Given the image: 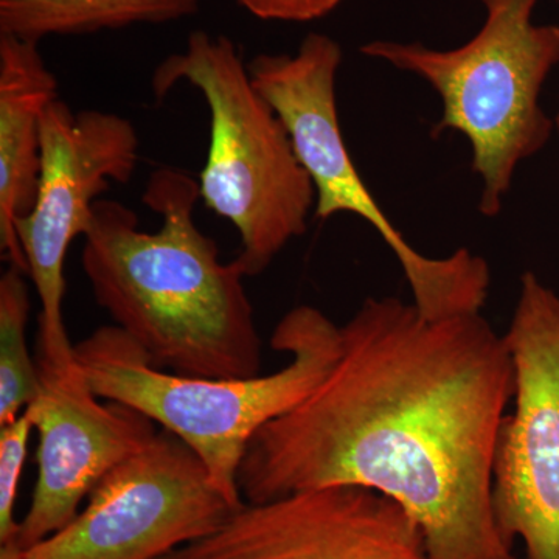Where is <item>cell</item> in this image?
<instances>
[{"label": "cell", "mask_w": 559, "mask_h": 559, "mask_svg": "<svg viewBox=\"0 0 559 559\" xmlns=\"http://www.w3.org/2000/svg\"><path fill=\"white\" fill-rule=\"evenodd\" d=\"M513 395L509 345L481 312L430 319L367 297L341 325L329 377L250 441L241 498L369 488L417 522L430 559H520L492 503Z\"/></svg>", "instance_id": "1"}, {"label": "cell", "mask_w": 559, "mask_h": 559, "mask_svg": "<svg viewBox=\"0 0 559 559\" xmlns=\"http://www.w3.org/2000/svg\"><path fill=\"white\" fill-rule=\"evenodd\" d=\"M200 182L178 168L151 173L142 202L162 216L139 229L134 210L100 198L84 234L81 266L92 294L157 369L235 380L260 374L261 337L237 260L194 221Z\"/></svg>", "instance_id": "2"}, {"label": "cell", "mask_w": 559, "mask_h": 559, "mask_svg": "<svg viewBox=\"0 0 559 559\" xmlns=\"http://www.w3.org/2000/svg\"><path fill=\"white\" fill-rule=\"evenodd\" d=\"M289 360L270 374L235 380L182 377L157 369L119 326L95 330L75 345V360L95 395L148 417L200 457L216 488L241 507L238 473L261 428L296 407L329 377L341 355V325L300 305L272 333Z\"/></svg>", "instance_id": "3"}, {"label": "cell", "mask_w": 559, "mask_h": 559, "mask_svg": "<svg viewBox=\"0 0 559 559\" xmlns=\"http://www.w3.org/2000/svg\"><path fill=\"white\" fill-rule=\"evenodd\" d=\"M484 25L463 46L437 50L421 43L371 40L366 57L414 73L440 95L433 138L455 131L473 150L481 180L479 212L502 210L518 167L550 140L554 120L540 92L559 66V25L533 21L539 0H479Z\"/></svg>", "instance_id": "4"}, {"label": "cell", "mask_w": 559, "mask_h": 559, "mask_svg": "<svg viewBox=\"0 0 559 559\" xmlns=\"http://www.w3.org/2000/svg\"><path fill=\"white\" fill-rule=\"evenodd\" d=\"M182 81L201 92L210 112L201 200L234 224L241 240L235 260L246 277H255L307 231L314 186L285 124L253 86L234 40L190 33L186 50L154 70L151 86L162 100Z\"/></svg>", "instance_id": "5"}, {"label": "cell", "mask_w": 559, "mask_h": 559, "mask_svg": "<svg viewBox=\"0 0 559 559\" xmlns=\"http://www.w3.org/2000/svg\"><path fill=\"white\" fill-rule=\"evenodd\" d=\"M342 60L336 39L310 33L296 53H261L249 66L253 86L285 124L297 159L310 175L316 216L329 219L352 213L370 224L399 261L412 304L428 318L481 312L491 285L487 260L465 248L443 259L423 255L396 229L360 178L337 116L336 79Z\"/></svg>", "instance_id": "6"}, {"label": "cell", "mask_w": 559, "mask_h": 559, "mask_svg": "<svg viewBox=\"0 0 559 559\" xmlns=\"http://www.w3.org/2000/svg\"><path fill=\"white\" fill-rule=\"evenodd\" d=\"M139 162L134 124L106 110H72L57 98L40 127V176L32 212L14 224L27 274L40 301V366L75 364L64 319V261L90 229L95 202L112 183H127Z\"/></svg>", "instance_id": "7"}, {"label": "cell", "mask_w": 559, "mask_h": 559, "mask_svg": "<svg viewBox=\"0 0 559 559\" xmlns=\"http://www.w3.org/2000/svg\"><path fill=\"white\" fill-rule=\"evenodd\" d=\"M503 337L514 395L496 452V521L524 559H559V294L535 272L521 277Z\"/></svg>", "instance_id": "8"}, {"label": "cell", "mask_w": 559, "mask_h": 559, "mask_svg": "<svg viewBox=\"0 0 559 559\" xmlns=\"http://www.w3.org/2000/svg\"><path fill=\"white\" fill-rule=\"evenodd\" d=\"M237 509L200 457L159 428L97 485L75 520L25 549V559H164Z\"/></svg>", "instance_id": "9"}, {"label": "cell", "mask_w": 559, "mask_h": 559, "mask_svg": "<svg viewBox=\"0 0 559 559\" xmlns=\"http://www.w3.org/2000/svg\"><path fill=\"white\" fill-rule=\"evenodd\" d=\"M164 559H430L425 536L395 500L330 487L245 502L215 532Z\"/></svg>", "instance_id": "10"}, {"label": "cell", "mask_w": 559, "mask_h": 559, "mask_svg": "<svg viewBox=\"0 0 559 559\" xmlns=\"http://www.w3.org/2000/svg\"><path fill=\"white\" fill-rule=\"evenodd\" d=\"M38 369L40 392L25 409L38 432V480L17 532L24 550L75 520L110 471L159 432L140 412L95 395L76 360L64 369Z\"/></svg>", "instance_id": "11"}, {"label": "cell", "mask_w": 559, "mask_h": 559, "mask_svg": "<svg viewBox=\"0 0 559 559\" xmlns=\"http://www.w3.org/2000/svg\"><path fill=\"white\" fill-rule=\"evenodd\" d=\"M58 80L39 44L0 35V246L27 274L14 224L32 212L40 176V127Z\"/></svg>", "instance_id": "12"}, {"label": "cell", "mask_w": 559, "mask_h": 559, "mask_svg": "<svg viewBox=\"0 0 559 559\" xmlns=\"http://www.w3.org/2000/svg\"><path fill=\"white\" fill-rule=\"evenodd\" d=\"M200 0H0V35L39 44L193 16Z\"/></svg>", "instance_id": "13"}, {"label": "cell", "mask_w": 559, "mask_h": 559, "mask_svg": "<svg viewBox=\"0 0 559 559\" xmlns=\"http://www.w3.org/2000/svg\"><path fill=\"white\" fill-rule=\"evenodd\" d=\"M24 275L10 264L0 278V426L20 417L40 392L38 364L25 337L31 294Z\"/></svg>", "instance_id": "14"}, {"label": "cell", "mask_w": 559, "mask_h": 559, "mask_svg": "<svg viewBox=\"0 0 559 559\" xmlns=\"http://www.w3.org/2000/svg\"><path fill=\"white\" fill-rule=\"evenodd\" d=\"M33 429L25 411L13 421L0 426V544L16 539L20 532L14 507Z\"/></svg>", "instance_id": "15"}, {"label": "cell", "mask_w": 559, "mask_h": 559, "mask_svg": "<svg viewBox=\"0 0 559 559\" xmlns=\"http://www.w3.org/2000/svg\"><path fill=\"white\" fill-rule=\"evenodd\" d=\"M242 9L263 21L304 24L322 20L345 0H237Z\"/></svg>", "instance_id": "16"}, {"label": "cell", "mask_w": 559, "mask_h": 559, "mask_svg": "<svg viewBox=\"0 0 559 559\" xmlns=\"http://www.w3.org/2000/svg\"><path fill=\"white\" fill-rule=\"evenodd\" d=\"M0 559H25V550L16 539L0 544Z\"/></svg>", "instance_id": "17"}, {"label": "cell", "mask_w": 559, "mask_h": 559, "mask_svg": "<svg viewBox=\"0 0 559 559\" xmlns=\"http://www.w3.org/2000/svg\"><path fill=\"white\" fill-rule=\"evenodd\" d=\"M554 124H555V131H557V134L559 138V110H558L557 117H555Z\"/></svg>", "instance_id": "18"}]
</instances>
